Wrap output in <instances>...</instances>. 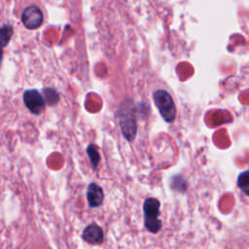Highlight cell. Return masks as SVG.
<instances>
[{
    "label": "cell",
    "mask_w": 249,
    "mask_h": 249,
    "mask_svg": "<svg viewBox=\"0 0 249 249\" xmlns=\"http://www.w3.org/2000/svg\"><path fill=\"white\" fill-rule=\"evenodd\" d=\"M15 8L27 29H37L45 21L46 11L41 0H16Z\"/></svg>",
    "instance_id": "1"
},
{
    "label": "cell",
    "mask_w": 249,
    "mask_h": 249,
    "mask_svg": "<svg viewBox=\"0 0 249 249\" xmlns=\"http://www.w3.org/2000/svg\"><path fill=\"white\" fill-rule=\"evenodd\" d=\"M118 119L124 137L128 141H132L137 131V124L135 109L130 100H125L122 103L118 110Z\"/></svg>",
    "instance_id": "2"
},
{
    "label": "cell",
    "mask_w": 249,
    "mask_h": 249,
    "mask_svg": "<svg viewBox=\"0 0 249 249\" xmlns=\"http://www.w3.org/2000/svg\"><path fill=\"white\" fill-rule=\"evenodd\" d=\"M160 203L155 197H148L143 203V215H144V226L152 233H157L162 226L159 216Z\"/></svg>",
    "instance_id": "3"
},
{
    "label": "cell",
    "mask_w": 249,
    "mask_h": 249,
    "mask_svg": "<svg viewBox=\"0 0 249 249\" xmlns=\"http://www.w3.org/2000/svg\"><path fill=\"white\" fill-rule=\"evenodd\" d=\"M153 99L163 121L172 123L176 118V106L170 93L165 89H158L154 92Z\"/></svg>",
    "instance_id": "4"
},
{
    "label": "cell",
    "mask_w": 249,
    "mask_h": 249,
    "mask_svg": "<svg viewBox=\"0 0 249 249\" xmlns=\"http://www.w3.org/2000/svg\"><path fill=\"white\" fill-rule=\"evenodd\" d=\"M23 102L27 109L34 115L41 114L46 107V100L44 96L34 89L24 91Z\"/></svg>",
    "instance_id": "5"
},
{
    "label": "cell",
    "mask_w": 249,
    "mask_h": 249,
    "mask_svg": "<svg viewBox=\"0 0 249 249\" xmlns=\"http://www.w3.org/2000/svg\"><path fill=\"white\" fill-rule=\"evenodd\" d=\"M82 237L89 244H100L103 241V230L96 224H90L84 229Z\"/></svg>",
    "instance_id": "6"
},
{
    "label": "cell",
    "mask_w": 249,
    "mask_h": 249,
    "mask_svg": "<svg viewBox=\"0 0 249 249\" xmlns=\"http://www.w3.org/2000/svg\"><path fill=\"white\" fill-rule=\"evenodd\" d=\"M87 199L90 207L95 208L102 204L104 199V195L101 187L95 183H90L87 190Z\"/></svg>",
    "instance_id": "7"
},
{
    "label": "cell",
    "mask_w": 249,
    "mask_h": 249,
    "mask_svg": "<svg viewBox=\"0 0 249 249\" xmlns=\"http://www.w3.org/2000/svg\"><path fill=\"white\" fill-rule=\"evenodd\" d=\"M237 187L247 196H249V170L242 171L239 173L237 177Z\"/></svg>",
    "instance_id": "8"
},
{
    "label": "cell",
    "mask_w": 249,
    "mask_h": 249,
    "mask_svg": "<svg viewBox=\"0 0 249 249\" xmlns=\"http://www.w3.org/2000/svg\"><path fill=\"white\" fill-rule=\"evenodd\" d=\"M12 33H13V30H12L11 26H4L0 30V64L2 61L3 49L8 44V42L12 36Z\"/></svg>",
    "instance_id": "9"
},
{
    "label": "cell",
    "mask_w": 249,
    "mask_h": 249,
    "mask_svg": "<svg viewBox=\"0 0 249 249\" xmlns=\"http://www.w3.org/2000/svg\"><path fill=\"white\" fill-rule=\"evenodd\" d=\"M87 154L89 158V160L91 162V165L93 168H96L100 161V155L98 152L97 147L94 144H89L87 148Z\"/></svg>",
    "instance_id": "10"
},
{
    "label": "cell",
    "mask_w": 249,
    "mask_h": 249,
    "mask_svg": "<svg viewBox=\"0 0 249 249\" xmlns=\"http://www.w3.org/2000/svg\"><path fill=\"white\" fill-rule=\"evenodd\" d=\"M170 186L172 190H175L177 192H185L187 189V182L186 180L179 175H175L171 178Z\"/></svg>",
    "instance_id": "11"
},
{
    "label": "cell",
    "mask_w": 249,
    "mask_h": 249,
    "mask_svg": "<svg viewBox=\"0 0 249 249\" xmlns=\"http://www.w3.org/2000/svg\"><path fill=\"white\" fill-rule=\"evenodd\" d=\"M44 94H45V99L49 105H54L57 103L59 99V95L57 91L52 88H47L44 89Z\"/></svg>",
    "instance_id": "12"
}]
</instances>
